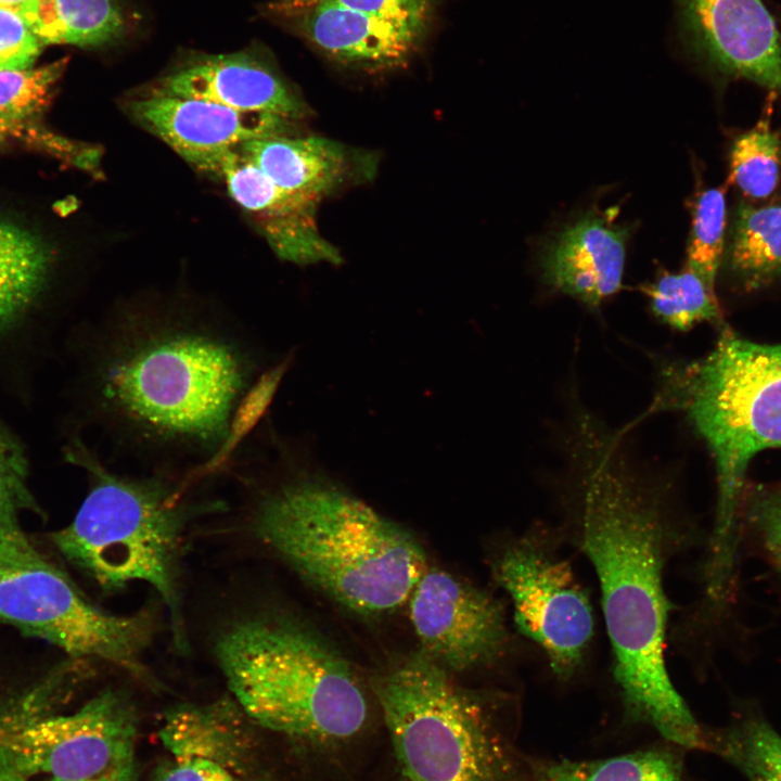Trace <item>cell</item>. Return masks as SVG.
Wrapping results in <instances>:
<instances>
[{
  "label": "cell",
  "instance_id": "obj_26",
  "mask_svg": "<svg viewBox=\"0 0 781 781\" xmlns=\"http://www.w3.org/2000/svg\"><path fill=\"white\" fill-rule=\"evenodd\" d=\"M725 188L702 191L692 207L686 269L695 272L713 289L725 253Z\"/></svg>",
  "mask_w": 781,
  "mask_h": 781
},
{
  "label": "cell",
  "instance_id": "obj_22",
  "mask_svg": "<svg viewBox=\"0 0 781 781\" xmlns=\"http://www.w3.org/2000/svg\"><path fill=\"white\" fill-rule=\"evenodd\" d=\"M537 781H687L681 758L653 746L607 758H527Z\"/></svg>",
  "mask_w": 781,
  "mask_h": 781
},
{
  "label": "cell",
  "instance_id": "obj_8",
  "mask_svg": "<svg viewBox=\"0 0 781 781\" xmlns=\"http://www.w3.org/2000/svg\"><path fill=\"white\" fill-rule=\"evenodd\" d=\"M0 620L72 656L105 661L146 677L142 656L153 636L151 614L102 611L52 564L0 567Z\"/></svg>",
  "mask_w": 781,
  "mask_h": 781
},
{
  "label": "cell",
  "instance_id": "obj_3",
  "mask_svg": "<svg viewBox=\"0 0 781 781\" xmlns=\"http://www.w3.org/2000/svg\"><path fill=\"white\" fill-rule=\"evenodd\" d=\"M254 528L302 578L361 615L404 604L426 571L409 532L320 476H294L266 492Z\"/></svg>",
  "mask_w": 781,
  "mask_h": 781
},
{
  "label": "cell",
  "instance_id": "obj_31",
  "mask_svg": "<svg viewBox=\"0 0 781 781\" xmlns=\"http://www.w3.org/2000/svg\"><path fill=\"white\" fill-rule=\"evenodd\" d=\"M41 48L18 7L0 4V71L30 68Z\"/></svg>",
  "mask_w": 781,
  "mask_h": 781
},
{
  "label": "cell",
  "instance_id": "obj_20",
  "mask_svg": "<svg viewBox=\"0 0 781 781\" xmlns=\"http://www.w3.org/2000/svg\"><path fill=\"white\" fill-rule=\"evenodd\" d=\"M52 261V252L37 235L0 219V335L35 304Z\"/></svg>",
  "mask_w": 781,
  "mask_h": 781
},
{
  "label": "cell",
  "instance_id": "obj_7",
  "mask_svg": "<svg viewBox=\"0 0 781 781\" xmlns=\"http://www.w3.org/2000/svg\"><path fill=\"white\" fill-rule=\"evenodd\" d=\"M449 673L419 652L374 682L402 781H537Z\"/></svg>",
  "mask_w": 781,
  "mask_h": 781
},
{
  "label": "cell",
  "instance_id": "obj_4",
  "mask_svg": "<svg viewBox=\"0 0 781 781\" xmlns=\"http://www.w3.org/2000/svg\"><path fill=\"white\" fill-rule=\"evenodd\" d=\"M652 408L682 411L710 452L717 500L709 552L732 556L747 468L759 452L781 448V343L722 329L706 356L663 369Z\"/></svg>",
  "mask_w": 781,
  "mask_h": 781
},
{
  "label": "cell",
  "instance_id": "obj_25",
  "mask_svg": "<svg viewBox=\"0 0 781 781\" xmlns=\"http://www.w3.org/2000/svg\"><path fill=\"white\" fill-rule=\"evenodd\" d=\"M714 741V748L748 781H781V735L764 719L745 718Z\"/></svg>",
  "mask_w": 781,
  "mask_h": 781
},
{
  "label": "cell",
  "instance_id": "obj_30",
  "mask_svg": "<svg viewBox=\"0 0 781 781\" xmlns=\"http://www.w3.org/2000/svg\"><path fill=\"white\" fill-rule=\"evenodd\" d=\"M743 507L759 547L781 576V489L754 492Z\"/></svg>",
  "mask_w": 781,
  "mask_h": 781
},
{
  "label": "cell",
  "instance_id": "obj_13",
  "mask_svg": "<svg viewBox=\"0 0 781 781\" xmlns=\"http://www.w3.org/2000/svg\"><path fill=\"white\" fill-rule=\"evenodd\" d=\"M266 11L329 60L371 72L405 65L427 33L332 0H273Z\"/></svg>",
  "mask_w": 781,
  "mask_h": 781
},
{
  "label": "cell",
  "instance_id": "obj_34",
  "mask_svg": "<svg viewBox=\"0 0 781 781\" xmlns=\"http://www.w3.org/2000/svg\"><path fill=\"white\" fill-rule=\"evenodd\" d=\"M49 564L26 536H15L0 528V567H42Z\"/></svg>",
  "mask_w": 781,
  "mask_h": 781
},
{
  "label": "cell",
  "instance_id": "obj_35",
  "mask_svg": "<svg viewBox=\"0 0 781 781\" xmlns=\"http://www.w3.org/2000/svg\"><path fill=\"white\" fill-rule=\"evenodd\" d=\"M51 132L39 127L35 121L14 123L0 119V146L10 138L23 140L38 148H44Z\"/></svg>",
  "mask_w": 781,
  "mask_h": 781
},
{
  "label": "cell",
  "instance_id": "obj_23",
  "mask_svg": "<svg viewBox=\"0 0 781 781\" xmlns=\"http://www.w3.org/2000/svg\"><path fill=\"white\" fill-rule=\"evenodd\" d=\"M640 289L653 316L670 329L689 331L703 322L722 320L715 289L691 270L664 271Z\"/></svg>",
  "mask_w": 781,
  "mask_h": 781
},
{
  "label": "cell",
  "instance_id": "obj_24",
  "mask_svg": "<svg viewBox=\"0 0 781 781\" xmlns=\"http://www.w3.org/2000/svg\"><path fill=\"white\" fill-rule=\"evenodd\" d=\"M772 102L730 150V180L748 197L766 199L777 188L781 169V138L771 127Z\"/></svg>",
  "mask_w": 781,
  "mask_h": 781
},
{
  "label": "cell",
  "instance_id": "obj_10",
  "mask_svg": "<svg viewBox=\"0 0 781 781\" xmlns=\"http://www.w3.org/2000/svg\"><path fill=\"white\" fill-rule=\"evenodd\" d=\"M492 566L512 601L518 631L543 652L555 677L572 678L590 650L594 614L568 560L534 529L508 543Z\"/></svg>",
  "mask_w": 781,
  "mask_h": 781
},
{
  "label": "cell",
  "instance_id": "obj_28",
  "mask_svg": "<svg viewBox=\"0 0 781 781\" xmlns=\"http://www.w3.org/2000/svg\"><path fill=\"white\" fill-rule=\"evenodd\" d=\"M66 60L39 68L0 71V119L35 121L49 105Z\"/></svg>",
  "mask_w": 781,
  "mask_h": 781
},
{
  "label": "cell",
  "instance_id": "obj_37",
  "mask_svg": "<svg viewBox=\"0 0 781 781\" xmlns=\"http://www.w3.org/2000/svg\"><path fill=\"white\" fill-rule=\"evenodd\" d=\"M0 781H26V778L16 773L0 760Z\"/></svg>",
  "mask_w": 781,
  "mask_h": 781
},
{
  "label": "cell",
  "instance_id": "obj_12",
  "mask_svg": "<svg viewBox=\"0 0 781 781\" xmlns=\"http://www.w3.org/2000/svg\"><path fill=\"white\" fill-rule=\"evenodd\" d=\"M184 161L223 182L279 258L296 265L341 261L338 252L318 231V204L278 187L238 146Z\"/></svg>",
  "mask_w": 781,
  "mask_h": 781
},
{
  "label": "cell",
  "instance_id": "obj_36",
  "mask_svg": "<svg viewBox=\"0 0 781 781\" xmlns=\"http://www.w3.org/2000/svg\"><path fill=\"white\" fill-rule=\"evenodd\" d=\"M50 781H61L51 779ZM79 781H137V772L133 759L119 764L101 774Z\"/></svg>",
  "mask_w": 781,
  "mask_h": 781
},
{
  "label": "cell",
  "instance_id": "obj_19",
  "mask_svg": "<svg viewBox=\"0 0 781 781\" xmlns=\"http://www.w3.org/2000/svg\"><path fill=\"white\" fill-rule=\"evenodd\" d=\"M18 12L42 43L98 47L126 30L115 0H27Z\"/></svg>",
  "mask_w": 781,
  "mask_h": 781
},
{
  "label": "cell",
  "instance_id": "obj_17",
  "mask_svg": "<svg viewBox=\"0 0 781 781\" xmlns=\"http://www.w3.org/2000/svg\"><path fill=\"white\" fill-rule=\"evenodd\" d=\"M125 107L135 121L183 159L256 139L294 133L295 121L199 99L142 92L128 100Z\"/></svg>",
  "mask_w": 781,
  "mask_h": 781
},
{
  "label": "cell",
  "instance_id": "obj_5",
  "mask_svg": "<svg viewBox=\"0 0 781 781\" xmlns=\"http://www.w3.org/2000/svg\"><path fill=\"white\" fill-rule=\"evenodd\" d=\"M82 468L91 487L72 523L51 540L72 564L105 590L143 581L163 599L175 644L184 650L178 560L182 532L193 507L176 484L158 477H129L107 469L79 438L65 450Z\"/></svg>",
  "mask_w": 781,
  "mask_h": 781
},
{
  "label": "cell",
  "instance_id": "obj_1",
  "mask_svg": "<svg viewBox=\"0 0 781 781\" xmlns=\"http://www.w3.org/2000/svg\"><path fill=\"white\" fill-rule=\"evenodd\" d=\"M629 426L607 425L571 399L561 435L563 505L575 546L598 578L627 720L687 748L705 738L666 665L665 569L684 538L668 475L633 452Z\"/></svg>",
  "mask_w": 781,
  "mask_h": 781
},
{
  "label": "cell",
  "instance_id": "obj_14",
  "mask_svg": "<svg viewBox=\"0 0 781 781\" xmlns=\"http://www.w3.org/2000/svg\"><path fill=\"white\" fill-rule=\"evenodd\" d=\"M687 31L724 74L781 92V28L763 0H679Z\"/></svg>",
  "mask_w": 781,
  "mask_h": 781
},
{
  "label": "cell",
  "instance_id": "obj_9",
  "mask_svg": "<svg viewBox=\"0 0 781 781\" xmlns=\"http://www.w3.org/2000/svg\"><path fill=\"white\" fill-rule=\"evenodd\" d=\"M136 725L129 701L111 690L67 715L22 703L0 713V760L24 778L89 779L133 759Z\"/></svg>",
  "mask_w": 781,
  "mask_h": 781
},
{
  "label": "cell",
  "instance_id": "obj_15",
  "mask_svg": "<svg viewBox=\"0 0 781 781\" xmlns=\"http://www.w3.org/2000/svg\"><path fill=\"white\" fill-rule=\"evenodd\" d=\"M144 93L205 100L292 121L309 113L300 94L270 62L243 51L189 60L155 80Z\"/></svg>",
  "mask_w": 781,
  "mask_h": 781
},
{
  "label": "cell",
  "instance_id": "obj_16",
  "mask_svg": "<svg viewBox=\"0 0 781 781\" xmlns=\"http://www.w3.org/2000/svg\"><path fill=\"white\" fill-rule=\"evenodd\" d=\"M616 209L588 212L545 244L539 268L553 292L598 309L623 286L629 228L615 221Z\"/></svg>",
  "mask_w": 781,
  "mask_h": 781
},
{
  "label": "cell",
  "instance_id": "obj_11",
  "mask_svg": "<svg viewBox=\"0 0 781 781\" xmlns=\"http://www.w3.org/2000/svg\"><path fill=\"white\" fill-rule=\"evenodd\" d=\"M410 620L422 651L447 670L490 665L509 648L502 605L440 569H426L409 597Z\"/></svg>",
  "mask_w": 781,
  "mask_h": 781
},
{
  "label": "cell",
  "instance_id": "obj_39",
  "mask_svg": "<svg viewBox=\"0 0 781 781\" xmlns=\"http://www.w3.org/2000/svg\"><path fill=\"white\" fill-rule=\"evenodd\" d=\"M780 25H781V17H780ZM780 28H781V26H780Z\"/></svg>",
  "mask_w": 781,
  "mask_h": 781
},
{
  "label": "cell",
  "instance_id": "obj_2",
  "mask_svg": "<svg viewBox=\"0 0 781 781\" xmlns=\"http://www.w3.org/2000/svg\"><path fill=\"white\" fill-rule=\"evenodd\" d=\"M102 338L93 389L113 433L196 466L219 451L238 404L264 370L235 324L191 307L121 308Z\"/></svg>",
  "mask_w": 781,
  "mask_h": 781
},
{
  "label": "cell",
  "instance_id": "obj_33",
  "mask_svg": "<svg viewBox=\"0 0 781 781\" xmlns=\"http://www.w3.org/2000/svg\"><path fill=\"white\" fill-rule=\"evenodd\" d=\"M157 781H235L221 764L205 757L178 759Z\"/></svg>",
  "mask_w": 781,
  "mask_h": 781
},
{
  "label": "cell",
  "instance_id": "obj_27",
  "mask_svg": "<svg viewBox=\"0 0 781 781\" xmlns=\"http://www.w3.org/2000/svg\"><path fill=\"white\" fill-rule=\"evenodd\" d=\"M291 360L292 356H287L274 366L264 369L256 377L238 404L229 425L227 438L219 451L209 461L193 469L199 478L223 466L231 460L234 451L252 434L268 411L290 368Z\"/></svg>",
  "mask_w": 781,
  "mask_h": 781
},
{
  "label": "cell",
  "instance_id": "obj_18",
  "mask_svg": "<svg viewBox=\"0 0 781 781\" xmlns=\"http://www.w3.org/2000/svg\"><path fill=\"white\" fill-rule=\"evenodd\" d=\"M238 149L278 187L316 204L344 182L350 169L344 146L316 136L281 135Z\"/></svg>",
  "mask_w": 781,
  "mask_h": 781
},
{
  "label": "cell",
  "instance_id": "obj_38",
  "mask_svg": "<svg viewBox=\"0 0 781 781\" xmlns=\"http://www.w3.org/2000/svg\"><path fill=\"white\" fill-rule=\"evenodd\" d=\"M27 0H0L1 5L18 7Z\"/></svg>",
  "mask_w": 781,
  "mask_h": 781
},
{
  "label": "cell",
  "instance_id": "obj_32",
  "mask_svg": "<svg viewBox=\"0 0 781 781\" xmlns=\"http://www.w3.org/2000/svg\"><path fill=\"white\" fill-rule=\"evenodd\" d=\"M344 7L384 20L428 29L436 0H332Z\"/></svg>",
  "mask_w": 781,
  "mask_h": 781
},
{
  "label": "cell",
  "instance_id": "obj_21",
  "mask_svg": "<svg viewBox=\"0 0 781 781\" xmlns=\"http://www.w3.org/2000/svg\"><path fill=\"white\" fill-rule=\"evenodd\" d=\"M726 263L747 292L781 279V205L757 208L742 202L737 207Z\"/></svg>",
  "mask_w": 781,
  "mask_h": 781
},
{
  "label": "cell",
  "instance_id": "obj_6",
  "mask_svg": "<svg viewBox=\"0 0 781 781\" xmlns=\"http://www.w3.org/2000/svg\"><path fill=\"white\" fill-rule=\"evenodd\" d=\"M236 702L268 729L317 742L347 739L368 704L351 667L309 630L286 620L245 619L216 645Z\"/></svg>",
  "mask_w": 781,
  "mask_h": 781
},
{
  "label": "cell",
  "instance_id": "obj_29",
  "mask_svg": "<svg viewBox=\"0 0 781 781\" xmlns=\"http://www.w3.org/2000/svg\"><path fill=\"white\" fill-rule=\"evenodd\" d=\"M27 477L24 449L0 422V528L15 536H25L20 525L21 512L36 509Z\"/></svg>",
  "mask_w": 781,
  "mask_h": 781
}]
</instances>
